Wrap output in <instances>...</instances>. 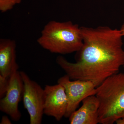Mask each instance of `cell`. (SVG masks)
<instances>
[{
	"instance_id": "obj_1",
	"label": "cell",
	"mask_w": 124,
	"mask_h": 124,
	"mask_svg": "<svg viewBox=\"0 0 124 124\" xmlns=\"http://www.w3.org/2000/svg\"><path fill=\"white\" fill-rule=\"evenodd\" d=\"M81 28L83 45L76 52L75 62L61 55L56 62L70 79L91 81L97 87L124 66L123 37L120 29L107 26Z\"/></svg>"
},
{
	"instance_id": "obj_2",
	"label": "cell",
	"mask_w": 124,
	"mask_h": 124,
	"mask_svg": "<svg viewBox=\"0 0 124 124\" xmlns=\"http://www.w3.org/2000/svg\"><path fill=\"white\" fill-rule=\"evenodd\" d=\"M37 42L52 53L66 54L79 51L83 45L81 28L71 21H50L44 27Z\"/></svg>"
},
{
	"instance_id": "obj_3",
	"label": "cell",
	"mask_w": 124,
	"mask_h": 124,
	"mask_svg": "<svg viewBox=\"0 0 124 124\" xmlns=\"http://www.w3.org/2000/svg\"><path fill=\"white\" fill-rule=\"evenodd\" d=\"M99 101V124H113L124 119V73H117L106 79L96 88Z\"/></svg>"
},
{
	"instance_id": "obj_4",
	"label": "cell",
	"mask_w": 124,
	"mask_h": 124,
	"mask_svg": "<svg viewBox=\"0 0 124 124\" xmlns=\"http://www.w3.org/2000/svg\"><path fill=\"white\" fill-rule=\"evenodd\" d=\"M20 73L23 84V105L29 114L30 124H41L44 114V89L24 71H21Z\"/></svg>"
},
{
	"instance_id": "obj_5",
	"label": "cell",
	"mask_w": 124,
	"mask_h": 124,
	"mask_svg": "<svg viewBox=\"0 0 124 124\" xmlns=\"http://www.w3.org/2000/svg\"><path fill=\"white\" fill-rule=\"evenodd\" d=\"M58 83L64 87L68 99L67 108L64 116L67 118H69L85 99L96 94L97 86L91 81L72 80L66 75L58 79Z\"/></svg>"
},
{
	"instance_id": "obj_6",
	"label": "cell",
	"mask_w": 124,
	"mask_h": 124,
	"mask_svg": "<svg viewBox=\"0 0 124 124\" xmlns=\"http://www.w3.org/2000/svg\"><path fill=\"white\" fill-rule=\"evenodd\" d=\"M23 82L20 71L17 70L10 77L7 92L0 100V110L14 121H18L22 117L19 104L23 98Z\"/></svg>"
},
{
	"instance_id": "obj_7",
	"label": "cell",
	"mask_w": 124,
	"mask_h": 124,
	"mask_svg": "<svg viewBox=\"0 0 124 124\" xmlns=\"http://www.w3.org/2000/svg\"><path fill=\"white\" fill-rule=\"evenodd\" d=\"M44 114L60 121L64 117L68 99L63 86L58 83L54 85H46L44 88Z\"/></svg>"
},
{
	"instance_id": "obj_8",
	"label": "cell",
	"mask_w": 124,
	"mask_h": 124,
	"mask_svg": "<svg viewBox=\"0 0 124 124\" xmlns=\"http://www.w3.org/2000/svg\"><path fill=\"white\" fill-rule=\"evenodd\" d=\"M82 106L75 111L69 117L71 124H99V101L95 95L85 99Z\"/></svg>"
},
{
	"instance_id": "obj_9",
	"label": "cell",
	"mask_w": 124,
	"mask_h": 124,
	"mask_svg": "<svg viewBox=\"0 0 124 124\" xmlns=\"http://www.w3.org/2000/svg\"><path fill=\"white\" fill-rule=\"evenodd\" d=\"M16 49L14 40L4 38L0 40V75L9 78L15 71L18 70Z\"/></svg>"
},
{
	"instance_id": "obj_10",
	"label": "cell",
	"mask_w": 124,
	"mask_h": 124,
	"mask_svg": "<svg viewBox=\"0 0 124 124\" xmlns=\"http://www.w3.org/2000/svg\"><path fill=\"white\" fill-rule=\"evenodd\" d=\"M21 1L22 0H0V11L2 13L9 11Z\"/></svg>"
},
{
	"instance_id": "obj_11",
	"label": "cell",
	"mask_w": 124,
	"mask_h": 124,
	"mask_svg": "<svg viewBox=\"0 0 124 124\" xmlns=\"http://www.w3.org/2000/svg\"><path fill=\"white\" fill-rule=\"evenodd\" d=\"M9 78H6L0 75V99L5 95L8 87Z\"/></svg>"
},
{
	"instance_id": "obj_12",
	"label": "cell",
	"mask_w": 124,
	"mask_h": 124,
	"mask_svg": "<svg viewBox=\"0 0 124 124\" xmlns=\"http://www.w3.org/2000/svg\"><path fill=\"white\" fill-rule=\"evenodd\" d=\"M1 124H11V122L8 117L6 116H2L1 120Z\"/></svg>"
},
{
	"instance_id": "obj_13",
	"label": "cell",
	"mask_w": 124,
	"mask_h": 124,
	"mask_svg": "<svg viewBox=\"0 0 124 124\" xmlns=\"http://www.w3.org/2000/svg\"><path fill=\"white\" fill-rule=\"evenodd\" d=\"M116 122L117 124H124V119L120 118L117 119Z\"/></svg>"
},
{
	"instance_id": "obj_14",
	"label": "cell",
	"mask_w": 124,
	"mask_h": 124,
	"mask_svg": "<svg viewBox=\"0 0 124 124\" xmlns=\"http://www.w3.org/2000/svg\"><path fill=\"white\" fill-rule=\"evenodd\" d=\"M120 30L121 31V34H122V36L124 38V23L122 24V26Z\"/></svg>"
},
{
	"instance_id": "obj_15",
	"label": "cell",
	"mask_w": 124,
	"mask_h": 124,
	"mask_svg": "<svg viewBox=\"0 0 124 124\" xmlns=\"http://www.w3.org/2000/svg\"><path fill=\"white\" fill-rule=\"evenodd\" d=\"M123 67H124V66H123Z\"/></svg>"
}]
</instances>
